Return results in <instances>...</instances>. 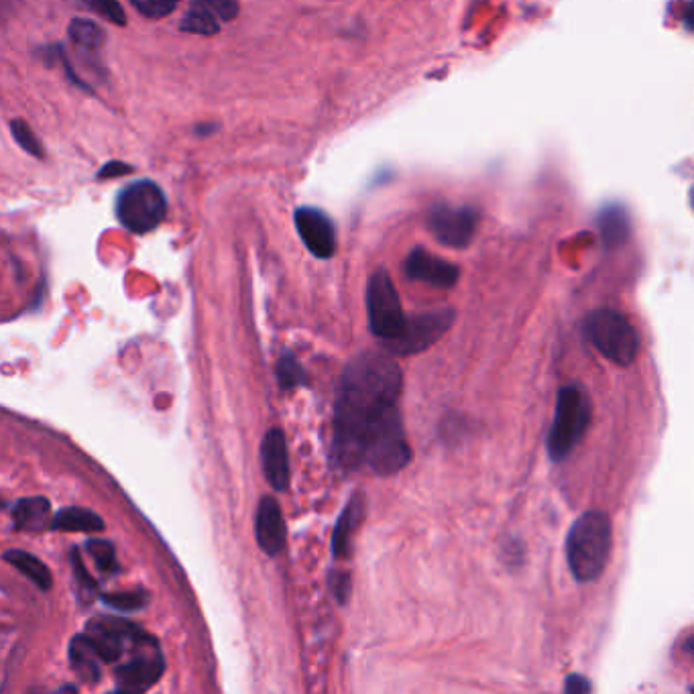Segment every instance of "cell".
Returning a JSON list of instances; mask_svg holds the SVG:
<instances>
[{"instance_id":"cell-6","label":"cell","mask_w":694,"mask_h":694,"mask_svg":"<svg viewBox=\"0 0 694 694\" xmlns=\"http://www.w3.org/2000/svg\"><path fill=\"white\" fill-rule=\"evenodd\" d=\"M367 314H369V328L373 336H377L381 342L393 338L401 330L403 322H406L408 314L403 312L397 287L385 269H377L369 277Z\"/></svg>"},{"instance_id":"cell-2","label":"cell","mask_w":694,"mask_h":694,"mask_svg":"<svg viewBox=\"0 0 694 694\" xmlns=\"http://www.w3.org/2000/svg\"><path fill=\"white\" fill-rule=\"evenodd\" d=\"M611 522L603 511H587L572 524L566 538V560L578 583H595L611 556Z\"/></svg>"},{"instance_id":"cell-27","label":"cell","mask_w":694,"mask_h":694,"mask_svg":"<svg viewBox=\"0 0 694 694\" xmlns=\"http://www.w3.org/2000/svg\"><path fill=\"white\" fill-rule=\"evenodd\" d=\"M82 3L92 13L100 15L102 19H106L112 25H119V27L127 25V13L121 7L119 0H82Z\"/></svg>"},{"instance_id":"cell-25","label":"cell","mask_w":694,"mask_h":694,"mask_svg":"<svg viewBox=\"0 0 694 694\" xmlns=\"http://www.w3.org/2000/svg\"><path fill=\"white\" fill-rule=\"evenodd\" d=\"M84 548L92 556V560H94V564L98 566L100 572H104V574L117 572V550H114L112 542L88 540Z\"/></svg>"},{"instance_id":"cell-3","label":"cell","mask_w":694,"mask_h":694,"mask_svg":"<svg viewBox=\"0 0 694 694\" xmlns=\"http://www.w3.org/2000/svg\"><path fill=\"white\" fill-rule=\"evenodd\" d=\"M593 416L591 397L581 385H566L558 391L554 422L546 438L548 456L554 462L564 460L583 440Z\"/></svg>"},{"instance_id":"cell-12","label":"cell","mask_w":694,"mask_h":694,"mask_svg":"<svg viewBox=\"0 0 694 694\" xmlns=\"http://www.w3.org/2000/svg\"><path fill=\"white\" fill-rule=\"evenodd\" d=\"M403 273L412 281H422L442 289L454 287L460 277V269L454 263L432 255L424 247H416L406 257V261H403Z\"/></svg>"},{"instance_id":"cell-24","label":"cell","mask_w":694,"mask_h":694,"mask_svg":"<svg viewBox=\"0 0 694 694\" xmlns=\"http://www.w3.org/2000/svg\"><path fill=\"white\" fill-rule=\"evenodd\" d=\"M39 51H41V55L45 57V62H47V64H62V68H64V72H66V76H68V80H70L74 86H78L80 90H84V92H88V94H94V90L74 72V66H72L70 57H68V53H66V47H64L62 43L47 45V47H43V49H39Z\"/></svg>"},{"instance_id":"cell-23","label":"cell","mask_w":694,"mask_h":694,"mask_svg":"<svg viewBox=\"0 0 694 694\" xmlns=\"http://www.w3.org/2000/svg\"><path fill=\"white\" fill-rule=\"evenodd\" d=\"M277 381L281 385V389H296L302 387L306 383V371L302 367V363L292 355L285 353L279 361H277V369H275Z\"/></svg>"},{"instance_id":"cell-30","label":"cell","mask_w":694,"mask_h":694,"mask_svg":"<svg viewBox=\"0 0 694 694\" xmlns=\"http://www.w3.org/2000/svg\"><path fill=\"white\" fill-rule=\"evenodd\" d=\"M198 3H202L220 23H230L241 11L239 0H198Z\"/></svg>"},{"instance_id":"cell-22","label":"cell","mask_w":694,"mask_h":694,"mask_svg":"<svg viewBox=\"0 0 694 694\" xmlns=\"http://www.w3.org/2000/svg\"><path fill=\"white\" fill-rule=\"evenodd\" d=\"M220 25L222 23L202 3H198V0H192L190 9L186 11V15L180 23V29L184 33H196V35L212 37L220 31Z\"/></svg>"},{"instance_id":"cell-8","label":"cell","mask_w":694,"mask_h":694,"mask_svg":"<svg viewBox=\"0 0 694 694\" xmlns=\"http://www.w3.org/2000/svg\"><path fill=\"white\" fill-rule=\"evenodd\" d=\"M84 635L104 664H114L123 660L127 650L143 638L145 631L127 619L98 615L88 621Z\"/></svg>"},{"instance_id":"cell-33","label":"cell","mask_w":694,"mask_h":694,"mask_svg":"<svg viewBox=\"0 0 694 694\" xmlns=\"http://www.w3.org/2000/svg\"><path fill=\"white\" fill-rule=\"evenodd\" d=\"M593 690V684L585 678V676H578V674H570L566 678V684H564V692L566 694H587Z\"/></svg>"},{"instance_id":"cell-32","label":"cell","mask_w":694,"mask_h":694,"mask_svg":"<svg viewBox=\"0 0 694 694\" xmlns=\"http://www.w3.org/2000/svg\"><path fill=\"white\" fill-rule=\"evenodd\" d=\"M330 587L334 591V597L344 603L346 597H349L351 593V574H346V572H332L330 574Z\"/></svg>"},{"instance_id":"cell-5","label":"cell","mask_w":694,"mask_h":694,"mask_svg":"<svg viewBox=\"0 0 694 694\" xmlns=\"http://www.w3.org/2000/svg\"><path fill=\"white\" fill-rule=\"evenodd\" d=\"M114 212L131 233L147 235L165 220L167 200L155 182L139 180L119 192Z\"/></svg>"},{"instance_id":"cell-26","label":"cell","mask_w":694,"mask_h":694,"mask_svg":"<svg viewBox=\"0 0 694 694\" xmlns=\"http://www.w3.org/2000/svg\"><path fill=\"white\" fill-rule=\"evenodd\" d=\"M11 133H13V139L23 147L25 153H29L31 157H37V159H43V157H45L43 143L39 141V137H37L35 131L29 127L27 121H23V119H13V121H11Z\"/></svg>"},{"instance_id":"cell-14","label":"cell","mask_w":694,"mask_h":694,"mask_svg":"<svg viewBox=\"0 0 694 694\" xmlns=\"http://www.w3.org/2000/svg\"><path fill=\"white\" fill-rule=\"evenodd\" d=\"M261 465L267 483L275 491H285L289 485V456L287 442L281 430L273 428L265 434L261 444Z\"/></svg>"},{"instance_id":"cell-21","label":"cell","mask_w":694,"mask_h":694,"mask_svg":"<svg viewBox=\"0 0 694 694\" xmlns=\"http://www.w3.org/2000/svg\"><path fill=\"white\" fill-rule=\"evenodd\" d=\"M68 37L74 43L76 49L92 55L98 53L100 47L106 41V33L102 31V27L90 19H72V23L68 25Z\"/></svg>"},{"instance_id":"cell-28","label":"cell","mask_w":694,"mask_h":694,"mask_svg":"<svg viewBox=\"0 0 694 694\" xmlns=\"http://www.w3.org/2000/svg\"><path fill=\"white\" fill-rule=\"evenodd\" d=\"M131 5L147 19H161L176 11L180 0H131Z\"/></svg>"},{"instance_id":"cell-18","label":"cell","mask_w":694,"mask_h":694,"mask_svg":"<svg viewBox=\"0 0 694 694\" xmlns=\"http://www.w3.org/2000/svg\"><path fill=\"white\" fill-rule=\"evenodd\" d=\"M104 519L86 507H64L51 519V530L62 532H102Z\"/></svg>"},{"instance_id":"cell-11","label":"cell","mask_w":694,"mask_h":694,"mask_svg":"<svg viewBox=\"0 0 694 694\" xmlns=\"http://www.w3.org/2000/svg\"><path fill=\"white\" fill-rule=\"evenodd\" d=\"M296 230L306 249L318 259H330L336 253V226L332 218L314 206H300L294 214Z\"/></svg>"},{"instance_id":"cell-4","label":"cell","mask_w":694,"mask_h":694,"mask_svg":"<svg viewBox=\"0 0 694 694\" xmlns=\"http://www.w3.org/2000/svg\"><path fill=\"white\" fill-rule=\"evenodd\" d=\"M583 332L605 359L619 367H629L640 353L638 332L617 310L601 308L591 312L585 318Z\"/></svg>"},{"instance_id":"cell-17","label":"cell","mask_w":694,"mask_h":694,"mask_svg":"<svg viewBox=\"0 0 694 694\" xmlns=\"http://www.w3.org/2000/svg\"><path fill=\"white\" fill-rule=\"evenodd\" d=\"M599 233L603 239V245L607 249H617L623 247L631 235V224H629V214L623 206L619 204H609L599 212L597 218Z\"/></svg>"},{"instance_id":"cell-7","label":"cell","mask_w":694,"mask_h":694,"mask_svg":"<svg viewBox=\"0 0 694 694\" xmlns=\"http://www.w3.org/2000/svg\"><path fill=\"white\" fill-rule=\"evenodd\" d=\"M454 322V310H436V312H426V314H414V316H406V322H403L401 330L385 340V351L389 355H416L422 353L434 342H438L448 328Z\"/></svg>"},{"instance_id":"cell-20","label":"cell","mask_w":694,"mask_h":694,"mask_svg":"<svg viewBox=\"0 0 694 694\" xmlns=\"http://www.w3.org/2000/svg\"><path fill=\"white\" fill-rule=\"evenodd\" d=\"M3 558L17 568L21 574H25L29 581L39 587L41 591H49L53 587V576L51 570L33 554L23 552V550H9L3 554Z\"/></svg>"},{"instance_id":"cell-19","label":"cell","mask_w":694,"mask_h":694,"mask_svg":"<svg viewBox=\"0 0 694 694\" xmlns=\"http://www.w3.org/2000/svg\"><path fill=\"white\" fill-rule=\"evenodd\" d=\"M70 662H72V670L76 672V676L82 682L94 684L100 680L102 670L100 664L102 660L98 658V654L94 652V648L90 646V642L86 640V635H76L70 644Z\"/></svg>"},{"instance_id":"cell-16","label":"cell","mask_w":694,"mask_h":694,"mask_svg":"<svg viewBox=\"0 0 694 694\" xmlns=\"http://www.w3.org/2000/svg\"><path fill=\"white\" fill-rule=\"evenodd\" d=\"M51 505L45 497H25L13 509V524L21 532L41 534L51 528Z\"/></svg>"},{"instance_id":"cell-1","label":"cell","mask_w":694,"mask_h":694,"mask_svg":"<svg viewBox=\"0 0 694 694\" xmlns=\"http://www.w3.org/2000/svg\"><path fill=\"white\" fill-rule=\"evenodd\" d=\"M401 389V369L387 351H365L346 365L334 410L336 469L391 477L408 467L412 448L399 412Z\"/></svg>"},{"instance_id":"cell-29","label":"cell","mask_w":694,"mask_h":694,"mask_svg":"<svg viewBox=\"0 0 694 694\" xmlns=\"http://www.w3.org/2000/svg\"><path fill=\"white\" fill-rule=\"evenodd\" d=\"M102 601L106 607L123 613H133L137 609H143L147 603V597L141 593H117V595H102Z\"/></svg>"},{"instance_id":"cell-9","label":"cell","mask_w":694,"mask_h":694,"mask_svg":"<svg viewBox=\"0 0 694 694\" xmlns=\"http://www.w3.org/2000/svg\"><path fill=\"white\" fill-rule=\"evenodd\" d=\"M481 224V212L475 206L436 204L428 212V228L440 245L465 249L473 243Z\"/></svg>"},{"instance_id":"cell-15","label":"cell","mask_w":694,"mask_h":694,"mask_svg":"<svg viewBox=\"0 0 694 694\" xmlns=\"http://www.w3.org/2000/svg\"><path fill=\"white\" fill-rule=\"evenodd\" d=\"M363 515H365V499L361 493H357L355 497H351L349 505H346L344 511L340 513L338 524L334 528V536H332L334 558H338V560L349 558L351 542H353V536L361 524Z\"/></svg>"},{"instance_id":"cell-13","label":"cell","mask_w":694,"mask_h":694,"mask_svg":"<svg viewBox=\"0 0 694 694\" xmlns=\"http://www.w3.org/2000/svg\"><path fill=\"white\" fill-rule=\"evenodd\" d=\"M255 536H257L259 548L269 556H277L285 548V542H287L285 519H283L279 503L273 497H263L257 507Z\"/></svg>"},{"instance_id":"cell-31","label":"cell","mask_w":694,"mask_h":694,"mask_svg":"<svg viewBox=\"0 0 694 694\" xmlns=\"http://www.w3.org/2000/svg\"><path fill=\"white\" fill-rule=\"evenodd\" d=\"M135 167L131 163H125V161H108L102 165V169H98L96 173V178L98 180H112V178H123V176H129V173H133Z\"/></svg>"},{"instance_id":"cell-34","label":"cell","mask_w":694,"mask_h":694,"mask_svg":"<svg viewBox=\"0 0 694 694\" xmlns=\"http://www.w3.org/2000/svg\"><path fill=\"white\" fill-rule=\"evenodd\" d=\"M212 131H216V125H198L196 127V135H212Z\"/></svg>"},{"instance_id":"cell-10","label":"cell","mask_w":694,"mask_h":694,"mask_svg":"<svg viewBox=\"0 0 694 694\" xmlns=\"http://www.w3.org/2000/svg\"><path fill=\"white\" fill-rule=\"evenodd\" d=\"M131 650V660L117 666L114 680H117V686L123 692H145L161 678L165 660L157 642L147 633L131 646Z\"/></svg>"}]
</instances>
